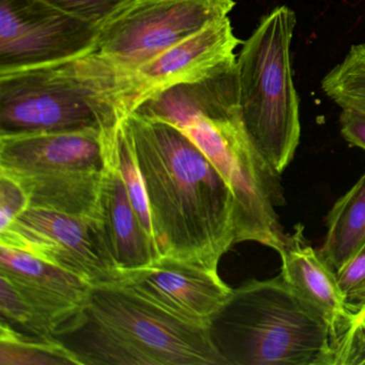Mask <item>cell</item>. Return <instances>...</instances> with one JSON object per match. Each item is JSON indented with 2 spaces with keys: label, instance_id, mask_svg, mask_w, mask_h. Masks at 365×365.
Masks as SVG:
<instances>
[{
  "label": "cell",
  "instance_id": "cell-20",
  "mask_svg": "<svg viewBox=\"0 0 365 365\" xmlns=\"http://www.w3.org/2000/svg\"><path fill=\"white\" fill-rule=\"evenodd\" d=\"M55 7L99 29L132 0H46Z\"/></svg>",
  "mask_w": 365,
  "mask_h": 365
},
{
  "label": "cell",
  "instance_id": "cell-24",
  "mask_svg": "<svg viewBox=\"0 0 365 365\" xmlns=\"http://www.w3.org/2000/svg\"><path fill=\"white\" fill-rule=\"evenodd\" d=\"M339 125L346 142L365 150V112L354 108H341Z\"/></svg>",
  "mask_w": 365,
  "mask_h": 365
},
{
  "label": "cell",
  "instance_id": "cell-13",
  "mask_svg": "<svg viewBox=\"0 0 365 365\" xmlns=\"http://www.w3.org/2000/svg\"><path fill=\"white\" fill-rule=\"evenodd\" d=\"M104 168L98 130L0 135V172L12 177L101 172Z\"/></svg>",
  "mask_w": 365,
  "mask_h": 365
},
{
  "label": "cell",
  "instance_id": "cell-23",
  "mask_svg": "<svg viewBox=\"0 0 365 365\" xmlns=\"http://www.w3.org/2000/svg\"><path fill=\"white\" fill-rule=\"evenodd\" d=\"M31 205L29 194L14 177L0 172V232Z\"/></svg>",
  "mask_w": 365,
  "mask_h": 365
},
{
  "label": "cell",
  "instance_id": "cell-5",
  "mask_svg": "<svg viewBox=\"0 0 365 365\" xmlns=\"http://www.w3.org/2000/svg\"><path fill=\"white\" fill-rule=\"evenodd\" d=\"M224 365H333L335 341L324 316L282 274L232 288L208 324Z\"/></svg>",
  "mask_w": 365,
  "mask_h": 365
},
{
  "label": "cell",
  "instance_id": "cell-9",
  "mask_svg": "<svg viewBox=\"0 0 365 365\" xmlns=\"http://www.w3.org/2000/svg\"><path fill=\"white\" fill-rule=\"evenodd\" d=\"M0 245L31 254L93 285L119 281L106 262L91 219L29 206L0 232Z\"/></svg>",
  "mask_w": 365,
  "mask_h": 365
},
{
  "label": "cell",
  "instance_id": "cell-21",
  "mask_svg": "<svg viewBox=\"0 0 365 365\" xmlns=\"http://www.w3.org/2000/svg\"><path fill=\"white\" fill-rule=\"evenodd\" d=\"M333 365H365V305L337 341Z\"/></svg>",
  "mask_w": 365,
  "mask_h": 365
},
{
  "label": "cell",
  "instance_id": "cell-2",
  "mask_svg": "<svg viewBox=\"0 0 365 365\" xmlns=\"http://www.w3.org/2000/svg\"><path fill=\"white\" fill-rule=\"evenodd\" d=\"M144 178L161 256L217 269L236 245L232 190L202 151L170 123L125 118Z\"/></svg>",
  "mask_w": 365,
  "mask_h": 365
},
{
  "label": "cell",
  "instance_id": "cell-7",
  "mask_svg": "<svg viewBox=\"0 0 365 365\" xmlns=\"http://www.w3.org/2000/svg\"><path fill=\"white\" fill-rule=\"evenodd\" d=\"M235 6L234 0H132L98 29L97 52L134 72Z\"/></svg>",
  "mask_w": 365,
  "mask_h": 365
},
{
  "label": "cell",
  "instance_id": "cell-18",
  "mask_svg": "<svg viewBox=\"0 0 365 365\" xmlns=\"http://www.w3.org/2000/svg\"><path fill=\"white\" fill-rule=\"evenodd\" d=\"M0 364L81 365L58 339L26 334L5 322H0Z\"/></svg>",
  "mask_w": 365,
  "mask_h": 365
},
{
  "label": "cell",
  "instance_id": "cell-10",
  "mask_svg": "<svg viewBox=\"0 0 365 365\" xmlns=\"http://www.w3.org/2000/svg\"><path fill=\"white\" fill-rule=\"evenodd\" d=\"M0 277L25 299L44 339H54L78 322L93 286L70 271L5 245H0Z\"/></svg>",
  "mask_w": 365,
  "mask_h": 365
},
{
  "label": "cell",
  "instance_id": "cell-11",
  "mask_svg": "<svg viewBox=\"0 0 365 365\" xmlns=\"http://www.w3.org/2000/svg\"><path fill=\"white\" fill-rule=\"evenodd\" d=\"M117 283L178 317L202 324H209L232 290L217 269L164 255Z\"/></svg>",
  "mask_w": 365,
  "mask_h": 365
},
{
  "label": "cell",
  "instance_id": "cell-19",
  "mask_svg": "<svg viewBox=\"0 0 365 365\" xmlns=\"http://www.w3.org/2000/svg\"><path fill=\"white\" fill-rule=\"evenodd\" d=\"M322 88L339 108L365 112V43L350 48L341 63L324 76Z\"/></svg>",
  "mask_w": 365,
  "mask_h": 365
},
{
  "label": "cell",
  "instance_id": "cell-3",
  "mask_svg": "<svg viewBox=\"0 0 365 365\" xmlns=\"http://www.w3.org/2000/svg\"><path fill=\"white\" fill-rule=\"evenodd\" d=\"M146 100L134 72L97 51L0 73V135L114 127Z\"/></svg>",
  "mask_w": 365,
  "mask_h": 365
},
{
  "label": "cell",
  "instance_id": "cell-12",
  "mask_svg": "<svg viewBox=\"0 0 365 365\" xmlns=\"http://www.w3.org/2000/svg\"><path fill=\"white\" fill-rule=\"evenodd\" d=\"M101 140L106 168L91 222L106 262L121 281L123 275L149 266L161 255L132 206L112 149L102 134Z\"/></svg>",
  "mask_w": 365,
  "mask_h": 365
},
{
  "label": "cell",
  "instance_id": "cell-16",
  "mask_svg": "<svg viewBox=\"0 0 365 365\" xmlns=\"http://www.w3.org/2000/svg\"><path fill=\"white\" fill-rule=\"evenodd\" d=\"M102 173L103 170H76L14 178L29 194V206L93 219L97 211Z\"/></svg>",
  "mask_w": 365,
  "mask_h": 365
},
{
  "label": "cell",
  "instance_id": "cell-17",
  "mask_svg": "<svg viewBox=\"0 0 365 365\" xmlns=\"http://www.w3.org/2000/svg\"><path fill=\"white\" fill-rule=\"evenodd\" d=\"M327 228L319 253L337 272L365 243V174L335 202L327 217Z\"/></svg>",
  "mask_w": 365,
  "mask_h": 365
},
{
  "label": "cell",
  "instance_id": "cell-4",
  "mask_svg": "<svg viewBox=\"0 0 365 365\" xmlns=\"http://www.w3.org/2000/svg\"><path fill=\"white\" fill-rule=\"evenodd\" d=\"M54 339L81 365H224L208 324L178 317L117 282L93 285L78 322Z\"/></svg>",
  "mask_w": 365,
  "mask_h": 365
},
{
  "label": "cell",
  "instance_id": "cell-22",
  "mask_svg": "<svg viewBox=\"0 0 365 365\" xmlns=\"http://www.w3.org/2000/svg\"><path fill=\"white\" fill-rule=\"evenodd\" d=\"M337 282L346 303L354 311L365 305V243L336 272Z\"/></svg>",
  "mask_w": 365,
  "mask_h": 365
},
{
  "label": "cell",
  "instance_id": "cell-14",
  "mask_svg": "<svg viewBox=\"0 0 365 365\" xmlns=\"http://www.w3.org/2000/svg\"><path fill=\"white\" fill-rule=\"evenodd\" d=\"M242 43L226 16L140 66L134 73L148 99L170 87L210 78L237 58L235 50Z\"/></svg>",
  "mask_w": 365,
  "mask_h": 365
},
{
  "label": "cell",
  "instance_id": "cell-6",
  "mask_svg": "<svg viewBox=\"0 0 365 365\" xmlns=\"http://www.w3.org/2000/svg\"><path fill=\"white\" fill-rule=\"evenodd\" d=\"M296 25L294 10L275 8L243 42L237 57L243 121L260 153L279 174L294 160L301 135L290 61Z\"/></svg>",
  "mask_w": 365,
  "mask_h": 365
},
{
  "label": "cell",
  "instance_id": "cell-1",
  "mask_svg": "<svg viewBox=\"0 0 365 365\" xmlns=\"http://www.w3.org/2000/svg\"><path fill=\"white\" fill-rule=\"evenodd\" d=\"M142 110L182 131L225 179L234 195L236 243L252 241L279 253L287 236L277 213L286 205L281 174L245 127L237 59L202 82L155 93Z\"/></svg>",
  "mask_w": 365,
  "mask_h": 365
},
{
  "label": "cell",
  "instance_id": "cell-15",
  "mask_svg": "<svg viewBox=\"0 0 365 365\" xmlns=\"http://www.w3.org/2000/svg\"><path fill=\"white\" fill-rule=\"evenodd\" d=\"M279 254L282 277L301 298L324 316L337 343L349 328L356 311L346 303L336 272L327 264L319 252L313 249L305 237L302 224H297L294 230L287 234Z\"/></svg>",
  "mask_w": 365,
  "mask_h": 365
},
{
  "label": "cell",
  "instance_id": "cell-8",
  "mask_svg": "<svg viewBox=\"0 0 365 365\" xmlns=\"http://www.w3.org/2000/svg\"><path fill=\"white\" fill-rule=\"evenodd\" d=\"M98 27L46 0H0V73L97 51Z\"/></svg>",
  "mask_w": 365,
  "mask_h": 365
}]
</instances>
